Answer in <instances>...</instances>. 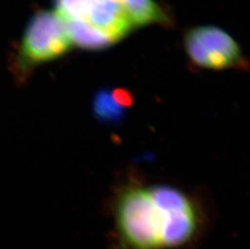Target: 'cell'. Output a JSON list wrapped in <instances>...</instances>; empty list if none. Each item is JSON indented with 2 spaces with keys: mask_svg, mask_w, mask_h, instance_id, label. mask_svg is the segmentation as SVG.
<instances>
[{
  "mask_svg": "<svg viewBox=\"0 0 250 249\" xmlns=\"http://www.w3.org/2000/svg\"><path fill=\"white\" fill-rule=\"evenodd\" d=\"M115 228L123 249H175L167 213L149 187L121 190L114 207Z\"/></svg>",
  "mask_w": 250,
  "mask_h": 249,
  "instance_id": "1",
  "label": "cell"
},
{
  "mask_svg": "<svg viewBox=\"0 0 250 249\" xmlns=\"http://www.w3.org/2000/svg\"><path fill=\"white\" fill-rule=\"evenodd\" d=\"M72 46L63 20L56 12L40 11L31 18L24 31L18 67L25 75L32 67L63 56Z\"/></svg>",
  "mask_w": 250,
  "mask_h": 249,
  "instance_id": "2",
  "label": "cell"
},
{
  "mask_svg": "<svg viewBox=\"0 0 250 249\" xmlns=\"http://www.w3.org/2000/svg\"><path fill=\"white\" fill-rule=\"evenodd\" d=\"M185 48L190 61L198 67L222 70L244 66L238 44L215 26H200L189 30L185 37Z\"/></svg>",
  "mask_w": 250,
  "mask_h": 249,
  "instance_id": "3",
  "label": "cell"
},
{
  "mask_svg": "<svg viewBox=\"0 0 250 249\" xmlns=\"http://www.w3.org/2000/svg\"><path fill=\"white\" fill-rule=\"evenodd\" d=\"M83 23L106 33L117 42L135 28L127 12L115 0H102Z\"/></svg>",
  "mask_w": 250,
  "mask_h": 249,
  "instance_id": "4",
  "label": "cell"
},
{
  "mask_svg": "<svg viewBox=\"0 0 250 249\" xmlns=\"http://www.w3.org/2000/svg\"><path fill=\"white\" fill-rule=\"evenodd\" d=\"M127 12L135 24L139 26L157 24L169 26L172 20L166 9L154 0H115Z\"/></svg>",
  "mask_w": 250,
  "mask_h": 249,
  "instance_id": "5",
  "label": "cell"
},
{
  "mask_svg": "<svg viewBox=\"0 0 250 249\" xmlns=\"http://www.w3.org/2000/svg\"><path fill=\"white\" fill-rule=\"evenodd\" d=\"M72 45L86 50H102L118 42L114 38L81 21H65Z\"/></svg>",
  "mask_w": 250,
  "mask_h": 249,
  "instance_id": "6",
  "label": "cell"
},
{
  "mask_svg": "<svg viewBox=\"0 0 250 249\" xmlns=\"http://www.w3.org/2000/svg\"><path fill=\"white\" fill-rule=\"evenodd\" d=\"M130 95L123 89L102 90L95 97V112L101 118H115L120 115L121 107L127 105Z\"/></svg>",
  "mask_w": 250,
  "mask_h": 249,
  "instance_id": "7",
  "label": "cell"
},
{
  "mask_svg": "<svg viewBox=\"0 0 250 249\" xmlns=\"http://www.w3.org/2000/svg\"><path fill=\"white\" fill-rule=\"evenodd\" d=\"M102 0H54L56 12L64 21L83 22Z\"/></svg>",
  "mask_w": 250,
  "mask_h": 249,
  "instance_id": "8",
  "label": "cell"
}]
</instances>
